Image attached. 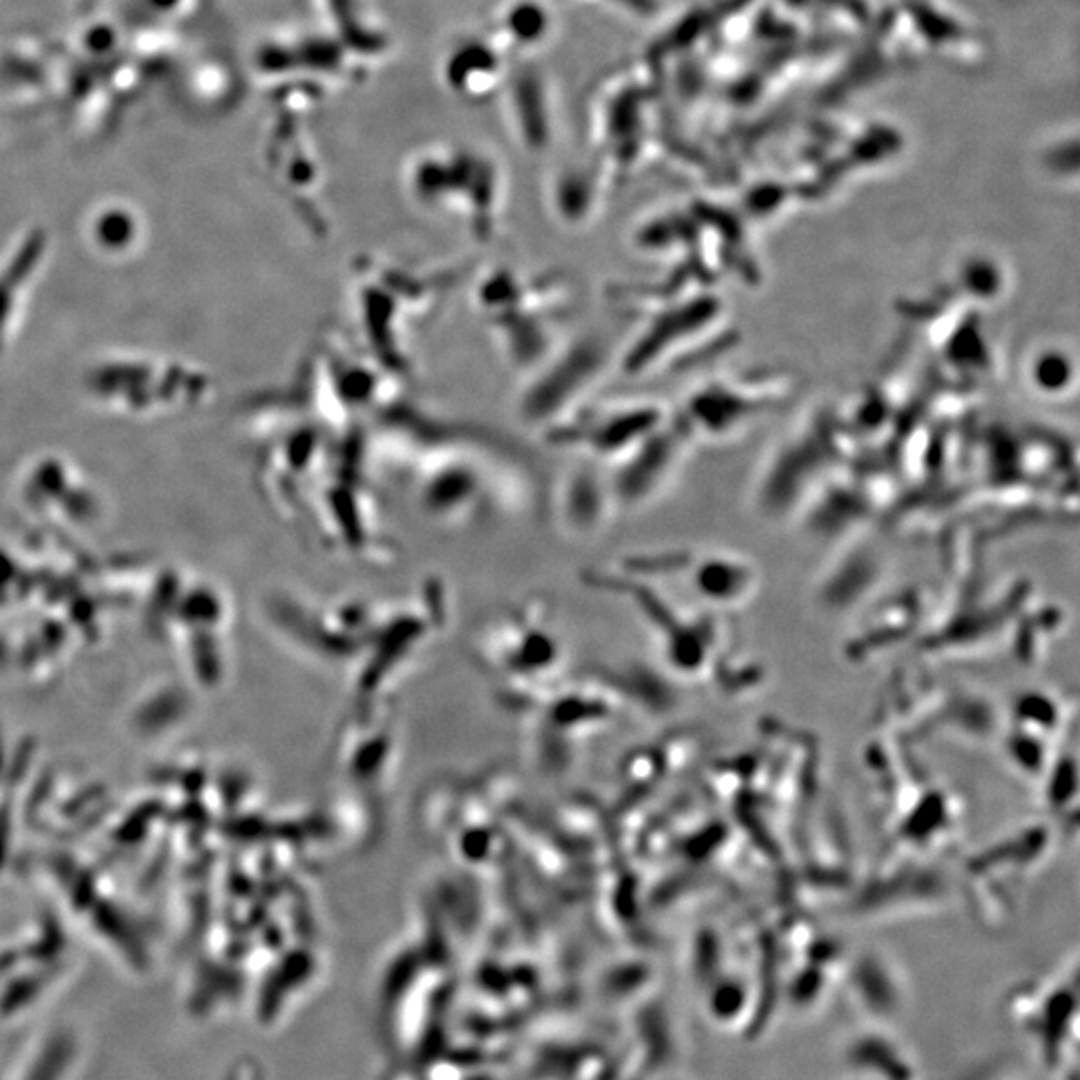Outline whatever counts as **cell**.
<instances>
[{
	"mask_svg": "<svg viewBox=\"0 0 1080 1080\" xmlns=\"http://www.w3.org/2000/svg\"><path fill=\"white\" fill-rule=\"evenodd\" d=\"M452 274H416L398 266L362 262L354 278V312L372 360L396 376L408 366L404 332L410 322L426 314Z\"/></svg>",
	"mask_w": 1080,
	"mask_h": 1080,
	"instance_id": "obj_1",
	"label": "cell"
},
{
	"mask_svg": "<svg viewBox=\"0 0 1080 1080\" xmlns=\"http://www.w3.org/2000/svg\"><path fill=\"white\" fill-rule=\"evenodd\" d=\"M556 288L552 278L528 280L508 268L492 270L480 282L478 306L512 362L528 368L548 360L554 348L550 336L566 304V294Z\"/></svg>",
	"mask_w": 1080,
	"mask_h": 1080,
	"instance_id": "obj_2",
	"label": "cell"
}]
</instances>
